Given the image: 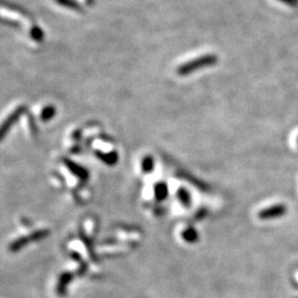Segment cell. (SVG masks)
Returning a JSON list of instances; mask_svg holds the SVG:
<instances>
[{
    "mask_svg": "<svg viewBox=\"0 0 298 298\" xmlns=\"http://www.w3.org/2000/svg\"><path fill=\"white\" fill-rule=\"evenodd\" d=\"M217 62H218V57L216 54H205V56L195 59V60H191L187 63H184L182 65H180L179 69L177 70V72L179 75H182L183 77V75H188L200 69L215 65Z\"/></svg>",
    "mask_w": 298,
    "mask_h": 298,
    "instance_id": "1",
    "label": "cell"
},
{
    "mask_svg": "<svg viewBox=\"0 0 298 298\" xmlns=\"http://www.w3.org/2000/svg\"><path fill=\"white\" fill-rule=\"evenodd\" d=\"M287 212L286 205L284 204H276L270 207L267 209H264L262 211L258 212V218L262 220H270V219H276L284 216Z\"/></svg>",
    "mask_w": 298,
    "mask_h": 298,
    "instance_id": "2",
    "label": "cell"
},
{
    "mask_svg": "<svg viewBox=\"0 0 298 298\" xmlns=\"http://www.w3.org/2000/svg\"><path fill=\"white\" fill-rule=\"evenodd\" d=\"M54 1H56L58 5L61 7L68 8V9L74 10V11L83 12L82 5L79 1H77V0H54Z\"/></svg>",
    "mask_w": 298,
    "mask_h": 298,
    "instance_id": "3",
    "label": "cell"
},
{
    "mask_svg": "<svg viewBox=\"0 0 298 298\" xmlns=\"http://www.w3.org/2000/svg\"><path fill=\"white\" fill-rule=\"evenodd\" d=\"M72 276L69 275V274H64L63 276H61V278L59 279V283H58V293L60 294V295H64L65 294V289H66V285H68V283L70 282L71 278Z\"/></svg>",
    "mask_w": 298,
    "mask_h": 298,
    "instance_id": "4",
    "label": "cell"
},
{
    "mask_svg": "<svg viewBox=\"0 0 298 298\" xmlns=\"http://www.w3.org/2000/svg\"><path fill=\"white\" fill-rule=\"evenodd\" d=\"M30 36L35 41L41 42L44 38V33H43V31L41 30V28H39L38 26H33L30 29Z\"/></svg>",
    "mask_w": 298,
    "mask_h": 298,
    "instance_id": "5",
    "label": "cell"
},
{
    "mask_svg": "<svg viewBox=\"0 0 298 298\" xmlns=\"http://www.w3.org/2000/svg\"><path fill=\"white\" fill-rule=\"evenodd\" d=\"M280 2H284L285 5H287L289 7L296 8L298 7V0H279Z\"/></svg>",
    "mask_w": 298,
    "mask_h": 298,
    "instance_id": "6",
    "label": "cell"
},
{
    "mask_svg": "<svg viewBox=\"0 0 298 298\" xmlns=\"http://www.w3.org/2000/svg\"><path fill=\"white\" fill-rule=\"evenodd\" d=\"M3 21V23H6V24H9L10 27H20V24L18 23V22H16V21H12V20H9V21H7L6 19H3L2 20Z\"/></svg>",
    "mask_w": 298,
    "mask_h": 298,
    "instance_id": "7",
    "label": "cell"
},
{
    "mask_svg": "<svg viewBox=\"0 0 298 298\" xmlns=\"http://www.w3.org/2000/svg\"><path fill=\"white\" fill-rule=\"evenodd\" d=\"M85 2H86L87 6H93L94 2H95V0H85Z\"/></svg>",
    "mask_w": 298,
    "mask_h": 298,
    "instance_id": "8",
    "label": "cell"
}]
</instances>
